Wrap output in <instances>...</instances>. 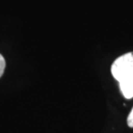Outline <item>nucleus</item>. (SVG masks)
Segmentation results:
<instances>
[{"label":"nucleus","instance_id":"obj_2","mask_svg":"<svg viewBox=\"0 0 133 133\" xmlns=\"http://www.w3.org/2000/svg\"><path fill=\"white\" fill-rule=\"evenodd\" d=\"M119 88H120L122 94L125 99H130L133 98V81L120 83L119 84Z\"/></svg>","mask_w":133,"mask_h":133},{"label":"nucleus","instance_id":"obj_1","mask_svg":"<svg viewBox=\"0 0 133 133\" xmlns=\"http://www.w3.org/2000/svg\"><path fill=\"white\" fill-rule=\"evenodd\" d=\"M111 72L119 84L133 81V52L117 58L111 66Z\"/></svg>","mask_w":133,"mask_h":133},{"label":"nucleus","instance_id":"obj_4","mask_svg":"<svg viewBox=\"0 0 133 133\" xmlns=\"http://www.w3.org/2000/svg\"><path fill=\"white\" fill-rule=\"evenodd\" d=\"M127 124L130 128H133V107L130 112L128 118H127Z\"/></svg>","mask_w":133,"mask_h":133},{"label":"nucleus","instance_id":"obj_3","mask_svg":"<svg viewBox=\"0 0 133 133\" xmlns=\"http://www.w3.org/2000/svg\"><path fill=\"white\" fill-rule=\"evenodd\" d=\"M5 68V61L4 58L3 57V55H0V77L3 75Z\"/></svg>","mask_w":133,"mask_h":133}]
</instances>
